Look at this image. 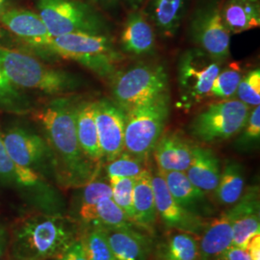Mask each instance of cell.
<instances>
[{
	"mask_svg": "<svg viewBox=\"0 0 260 260\" xmlns=\"http://www.w3.org/2000/svg\"><path fill=\"white\" fill-rule=\"evenodd\" d=\"M244 138L247 141H256L260 137V107L255 106L244 126Z\"/></svg>",
	"mask_w": 260,
	"mask_h": 260,
	"instance_id": "37",
	"label": "cell"
},
{
	"mask_svg": "<svg viewBox=\"0 0 260 260\" xmlns=\"http://www.w3.org/2000/svg\"><path fill=\"white\" fill-rule=\"evenodd\" d=\"M249 111V106L237 99L211 103L193 119L190 132L205 143L230 139L244 128Z\"/></svg>",
	"mask_w": 260,
	"mask_h": 260,
	"instance_id": "8",
	"label": "cell"
},
{
	"mask_svg": "<svg viewBox=\"0 0 260 260\" xmlns=\"http://www.w3.org/2000/svg\"><path fill=\"white\" fill-rule=\"evenodd\" d=\"M116 260H146L149 240L132 229H105Z\"/></svg>",
	"mask_w": 260,
	"mask_h": 260,
	"instance_id": "25",
	"label": "cell"
},
{
	"mask_svg": "<svg viewBox=\"0 0 260 260\" xmlns=\"http://www.w3.org/2000/svg\"><path fill=\"white\" fill-rule=\"evenodd\" d=\"M242 77L241 67L238 63H232L223 71H220L216 76L211 88L210 96L221 101L232 99L236 93Z\"/></svg>",
	"mask_w": 260,
	"mask_h": 260,
	"instance_id": "30",
	"label": "cell"
},
{
	"mask_svg": "<svg viewBox=\"0 0 260 260\" xmlns=\"http://www.w3.org/2000/svg\"><path fill=\"white\" fill-rule=\"evenodd\" d=\"M8 244V233L4 225L0 223V257L3 255Z\"/></svg>",
	"mask_w": 260,
	"mask_h": 260,
	"instance_id": "42",
	"label": "cell"
},
{
	"mask_svg": "<svg viewBox=\"0 0 260 260\" xmlns=\"http://www.w3.org/2000/svg\"><path fill=\"white\" fill-rule=\"evenodd\" d=\"M105 198H112L110 184L102 180H92L85 185L80 207V217L84 218L93 209L95 205Z\"/></svg>",
	"mask_w": 260,
	"mask_h": 260,
	"instance_id": "34",
	"label": "cell"
},
{
	"mask_svg": "<svg viewBox=\"0 0 260 260\" xmlns=\"http://www.w3.org/2000/svg\"><path fill=\"white\" fill-rule=\"evenodd\" d=\"M75 124L78 142L84 154L94 165L100 163L103 159V153L100 147L95 122L94 102H84L76 104Z\"/></svg>",
	"mask_w": 260,
	"mask_h": 260,
	"instance_id": "21",
	"label": "cell"
},
{
	"mask_svg": "<svg viewBox=\"0 0 260 260\" xmlns=\"http://www.w3.org/2000/svg\"><path fill=\"white\" fill-rule=\"evenodd\" d=\"M76 104L57 99L36 112L53 155V166L60 182L68 187L86 185L93 180L95 165L80 148L76 124Z\"/></svg>",
	"mask_w": 260,
	"mask_h": 260,
	"instance_id": "1",
	"label": "cell"
},
{
	"mask_svg": "<svg viewBox=\"0 0 260 260\" xmlns=\"http://www.w3.org/2000/svg\"><path fill=\"white\" fill-rule=\"evenodd\" d=\"M247 251L249 252L251 260H260V235L257 234L253 236L249 242L247 248Z\"/></svg>",
	"mask_w": 260,
	"mask_h": 260,
	"instance_id": "40",
	"label": "cell"
},
{
	"mask_svg": "<svg viewBox=\"0 0 260 260\" xmlns=\"http://www.w3.org/2000/svg\"><path fill=\"white\" fill-rule=\"evenodd\" d=\"M94 1L99 2L101 5H103L105 7L111 8V7H117L123 4L134 6L139 2L140 0H94Z\"/></svg>",
	"mask_w": 260,
	"mask_h": 260,
	"instance_id": "41",
	"label": "cell"
},
{
	"mask_svg": "<svg viewBox=\"0 0 260 260\" xmlns=\"http://www.w3.org/2000/svg\"><path fill=\"white\" fill-rule=\"evenodd\" d=\"M188 0H150L149 19L164 38L174 37L185 16Z\"/></svg>",
	"mask_w": 260,
	"mask_h": 260,
	"instance_id": "24",
	"label": "cell"
},
{
	"mask_svg": "<svg viewBox=\"0 0 260 260\" xmlns=\"http://www.w3.org/2000/svg\"><path fill=\"white\" fill-rule=\"evenodd\" d=\"M221 63L200 48L188 49L177 65V84L180 100L186 107L203 103L210 96Z\"/></svg>",
	"mask_w": 260,
	"mask_h": 260,
	"instance_id": "9",
	"label": "cell"
},
{
	"mask_svg": "<svg viewBox=\"0 0 260 260\" xmlns=\"http://www.w3.org/2000/svg\"><path fill=\"white\" fill-rule=\"evenodd\" d=\"M81 236L80 225L72 217L26 214L11 228L10 256L14 260L58 259Z\"/></svg>",
	"mask_w": 260,
	"mask_h": 260,
	"instance_id": "2",
	"label": "cell"
},
{
	"mask_svg": "<svg viewBox=\"0 0 260 260\" xmlns=\"http://www.w3.org/2000/svg\"><path fill=\"white\" fill-rule=\"evenodd\" d=\"M146 170L144 161L123 151L117 158L108 162L106 172L108 177H137Z\"/></svg>",
	"mask_w": 260,
	"mask_h": 260,
	"instance_id": "33",
	"label": "cell"
},
{
	"mask_svg": "<svg viewBox=\"0 0 260 260\" xmlns=\"http://www.w3.org/2000/svg\"><path fill=\"white\" fill-rule=\"evenodd\" d=\"M38 14L49 34H105L108 25L103 15L80 0H36Z\"/></svg>",
	"mask_w": 260,
	"mask_h": 260,
	"instance_id": "6",
	"label": "cell"
},
{
	"mask_svg": "<svg viewBox=\"0 0 260 260\" xmlns=\"http://www.w3.org/2000/svg\"><path fill=\"white\" fill-rule=\"evenodd\" d=\"M0 183L19 188L17 164L13 162L6 150L0 131Z\"/></svg>",
	"mask_w": 260,
	"mask_h": 260,
	"instance_id": "36",
	"label": "cell"
},
{
	"mask_svg": "<svg viewBox=\"0 0 260 260\" xmlns=\"http://www.w3.org/2000/svg\"><path fill=\"white\" fill-rule=\"evenodd\" d=\"M161 173V172H160ZM174 200L186 211L202 218L213 213V207L206 199V194L196 187L184 172L161 173Z\"/></svg>",
	"mask_w": 260,
	"mask_h": 260,
	"instance_id": "17",
	"label": "cell"
},
{
	"mask_svg": "<svg viewBox=\"0 0 260 260\" xmlns=\"http://www.w3.org/2000/svg\"><path fill=\"white\" fill-rule=\"evenodd\" d=\"M82 221L104 229H132L134 224L112 198L100 201Z\"/></svg>",
	"mask_w": 260,
	"mask_h": 260,
	"instance_id": "28",
	"label": "cell"
},
{
	"mask_svg": "<svg viewBox=\"0 0 260 260\" xmlns=\"http://www.w3.org/2000/svg\"><path fill=\"white\" fill-rule=\"evenodd\" d=\"M156 260H200L198 236L180 231L171 233L159 244Z\"/></svg>",
	"mask_w": 260,
	"mask_h": 260,
	"instance_id": "26",
	"label": "cell"
},
{
	"mask_svg": "<svg viewBox=\"0 0 260 260\" xmlns=\"http://www.w3.org/2000/svg\"><path fill=\"white\" fill-rule=\"evenodd\" d=\"M169 78L160 64H139L116 74L113 94L117 104L125 112L168 93Z\"/></svg>",
	"mask_w": 260,
	"mask_h": 260,
	"instance_id": "7",
	"label": "cell"
},
{
	"mask_svg": "<svg viewBox=\"0 0 260 260\" xmlns=\"http://www.w3.org/2000/svg\"><path fill=\"white\" fill-rule=\"evenodd\" d=\"M233 217L229 211L206 223L199 241L200 260H217L232 246Z\"/></svg>",
	"mask_w": 260,
	"mask_h": 260,
	"instance_id": "18",
	"label": "cell"
},
{
	"mask_svg": "<svg viewBox=\"0 0 260 260\" xmlns=\"http://www.w3.org/2000/svg\"><path fill=\"white\" fill-rule=\"evenodd\" d=\"M55 260H89L82 239L76 240L60 258Z\"/></svg>",
	"mask_w": 260,
	"mask_h": 260,
	"instance_id": "38",
	"label": "cell"
},
{
	"mask_svg": "<svg viewBox=\"0 0 260 260\" xmlns=\"http://www.w3.org/2000/svg\"><path fill=\"white\" fill-rule=\"evenodd\" d=\"M89 260H116L107 239L104 228L93 225L81 236Z\"/></svg>",
	"mask_w": 260,
	"mask_h": 260,
	"instance_id": "31",
	"label": "cell"
},
{
	"mask_svg": "<svg viewBox=\"0 0 260 260\" xmlns=\"http://www.w3.org/2000/svg\"><path fill=\"white\" fill-rule=\"evenodd\" d=\"M133 210L134 224L152 233L157 219V212L154 202L153 189L151 184V172L144 170L135 178L133 189Z\"/></svg>",
	"mask_w": 260,
	"mask_h": 260,
	"instance_id": "22",
	"label": "cell"
},
{
	"mask_svg": "<svg viewBox=\"0 0 260 260\" xmlns=\"http://www.w3.org/2000/svg\"><path fill=\"white\" fill-rule=\"evenodd\" d=\"M259 191L257 186L247 188L239 201L228 211L233 217L232 245L245 249L260 233Z\"/></svg>",
	"mask_w": 260,
	"mask_h": 260,
	"instance_id": "14",
	"label": "cell"
},
{
	"mask_svg": "<svg viewBox=\"0 0 260 260\" xmlns=\"http://www.w3.org/2000/svg\"><path fill=\"white\" fill-rule=\"evenodd\" d=\"M10 158L20 167L39 173L48 162L53 164V155L47 141L30 130L15 126L2 133Z\"/></svg>",
	"mask_w": 260,
	"mask_h": 260,
	"instance_id": "11",
	"label": "cell"
},
{
	"mask_svg": "<svg viewBox=\"0 0 260 260\" xmlns=\"http://www.w3.org/2000/svg\"><path fill=\"white\" fill-rule=\"evenodd\" d=\"M0 71L18 88L49 94L76 90L78 79L69 73L42 63L37 58L0 46Z\"/></svg>",
	"mask_w": 260,
	"mask_h": 260,
	"instance_id": "3",
	"label": "cell"
},
{
	"mask_svg": "<svg viewBox=\"0 0 260 260\" xmlns=\"http://www.w3.org/2000/svg\"><path fill=\"white\" fill-rule=\"evenodd\" d=\"M49 50L74 60L101 77L115 75L116 66L122 59L105 34L71 33L54 37Z\"/></svg>",
	"mask_w": 260,
	"mask_h": 260,
	"instance_id": "5",
	"label": "cell"
},
{
	"mask_svg": "<svg viewBox=\"0 0 260 260\" xmlns=\"http://www.w3.org/2000/svg\"><path fill=\"white\" fill-rule=\"evenodd\" d=\"M95 122L103 158L110 162L124 150L125 111L108 100L94 102Z\"/></svg>",
	"mask_w": 260,
	"mask_h": 260,
	"instance_id": "13",
	"label": "cell"
},
{
	"mask_svg": "<svg viewBox=\"0 0 260 260\" xmlns=\"http://www.w3.org/2000/svg\"><path fill=\"white\" fill-rule=\"evenodd\" d=\"M245 177L242 166L235 161H229L223 171L217 188L214 191L218 205L231 206L236 204L244 193Z\"/></svg>",
	"mask_w": 260,
	"mask_h": 260,
	"instance_id": "27",
	"label": "cell"
},
{
	"mask_svg": "<svg viewBox=\"0 0 260 260\" xmlns=\"http://www.w3.org/2000/svg\"><path fill=\"white\" fill-rule=\"evenodd\" d=\"M185 174L189 180L205 194L213 193L221 177L220 160L212 149L194 146L192 161Z\"/></svg>",
	"mask_w": 260,
	"mask_h": 260,
	"instance_id": "19",
	"label": "cell"
},
{
	"mask_svg": "<svg viewBox=\"0 0 260 260\" xmlns=\"http://www.w3.org/2000/svg\"><path fill=\"white\" fill-rule=\"evenodd\" d=\"M0 110L25 115L32 111V104L27 96L12 83L9 78L0 71Z\"/></svg>",
	"mask_w": 260,
	"mask_h": 260,
	"instance_id": "29",
	"label": "cell"
},
{
	"mask_svg": "<svg viewBox=\"0 0 260 260\" xmlns=\"http://www.w3.org/2000/svg\"><path fill=\"white\" fill-rule=\"evenodd\" d=\"M135 178L132 177H109L112 188V199L126 214L130 221L134 223L133 210V189Z\"/></svg>",
	"mask_w": 260,
	"mask_h": 260,
	"instance_id": "32",
	"label": "cell"
},
{
	"mask_svg": "<svg viewBox=\"0 0 260 260\" xmlns=\"http://www.w3.org/2000/svg\"><path fill=\"white\" fill-rule=\"evenodd\" d=\"M0 23L29 46L49 50L53 37L38 13L27 9L6 10L0 15Z\"/></svg>",
	"mask_w": 260,
	"mask_h": 260,
	"instance_id": "15",
	"label": "cell"
},
{
	"mask_svg": "<svg viewBox=\"0 0 260 260\" xmlns=\"http://www.w3.org/2000/svg\"><path fill=\"white\" fill-rule=\"evenodd\" d=\"M151 184L156 212L163 223L169 229L201 236L207 223H205V218L190 213L177 205L159 171L151 174Z\"/></svg>",
	"mask_w": 260,
	"mask_h": 260,
	"instance_id": "12",
	"label": "cell"
},
{
	"mask_svg": "<svg viewBox=\"0 0 260 260\" xmlns=\"http://www.w3.org/2000/svg\"><path fill=\"white\" fill-rule=\"evenodd\" d=\"M217 260H251V258L247 250L232 245Z\"/></svg>",
	"mask_w": 260,
	"mask_h": 260,
	"instance_id": "39",
	"label": "cell"
},
{
	"mask_svg": "<svg viewBox=\"0 0 260 260\" xmlns=\"http://www.w3.org/2000/svg\"><path fill=\"white\" fill-rule=\"evenodd\" d=\"M193 148L187 138L177 131L162 134L152 151L158 171L185 173L192 161Z\"/></svg>",
	"mask_w": 260,
	"mask_h": 260,
	"instance_id": "16",
	"label": "cell"
},
{
	"mask_svg": "<svg viewBox=\"0 0 260 260\" xmlns=\"http://www.w3.org/2000/svg\"><path fill=\"white\" fill-rule=\"evenodd\" d=\"M223 23L231 34L260 26L259 0H225L221 5Z\"/></svg>",
	"mask_w": 260,
	"mask_h": 260,
	"instance_id": "23",
	"label": "cell"
},
{
	"mask_svg": "<svg viewBox=\"0 0 260 260\" xmlns=\"http://www.w3.org/2000/svg\"><path fill=\"white\" fill-rule=\"evenodd\" d=\"M237 100L247 106H257L260 103V71L255 69L248 73L238 85Z\"/></svg>",
	"mask_w": 260,
	"mask_h": 260,
	"instance_id": "35",
	"label": "cell"
},
{
	"mask_svg": "<svg viewBox=\"0 0 260 260\" xmlns=\"http://www.w3.org/2000/svg\"><path fill=\"white\" fill-rule=\"evenodd\" d=\"M169 93L125 112L124 149L130 155L146 161L163 134L170 112Z\"/></svg>",
	"mask_w": 260,
	"mask_h": 260,
	"instance_id": "4",
	"label": "cell"
},
{
	"mask_svg": "<svg viewBox=\"0 0 260 260\" xmlns=\"http://www.w3.org/2000/svg\"><path fill=\"white\" fill-rule=\"evenodd\" d=\"M221 5L218 0L202 4L196 10L190 24V33L198 48L220 63L230 57L232 35L223 23Z\"/></svg>",
	"mask_w": 260,
	"mask_h": 260,
	"instance_id": "10",
	"label": "cell"
},
{
	"mask_svg": "<svg viewBox=\"0 0 260 260\" xmlns=\"http://www.w3.org/2000/svg\"><path fill=\"white\" fill-rule=\"evenodd\" d=\"M121 48L134 55L149 54L155 47V33L152 25L142 12L131 13L122 28Z\"/></svg>",
	"mask_w": 260,
	"mask_h": 260,
	"instance_id": "20",
	"label": "cell"
},
{
	"mask_svg": "<svg viewBox=\"0 0 260 260\" xmlns=\"http://www.w3.org/2000/svg\"><path fill=\"white\" fill-rule=\"evenodd\" d=\"M8 3H9V0H0V15L7 10Z\"/></svg>",
	"mask_w": 260,
	"mask_h": 260,
	"instance_id": "43",
	"label": "cell"
}]
</instances>
